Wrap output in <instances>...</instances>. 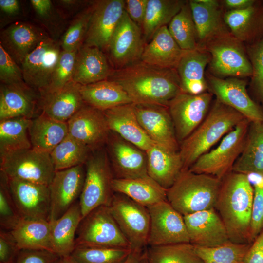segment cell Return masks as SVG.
Returning a JSON list of instances; mask_svg holds the SVG:
<instances>
[{"label":"cell","instance_id":"obj_50","mask_svg":"<svg viewBox=\"0 0 263 263\" xmlns=\"http://www.w3.org/2000/svg\"><path fill=\"white\" fill-rule=\"evenodd\" d=\"M31 6L35 13L37 18L44 25L50 32L55 35L64 20L58 12L56 6L50 0H31Z\"/></svg>","mask_w":263,"mask_h":263},{"label":"cell","instance_id":"obj_10","mask_svg":"<svg viewBox=\"0 0 263 263\" xmlns=\"http://www.w3.org/2000/svg\"><path fill=\"white\" fill-rule=\"evenodd\" d=\"M109 207L132 250L143 252L148 246L150 226L147 207L124 194L116 192Z\"/></svg>","mask_w":263,"mask_h":263},{"label":"cell","instance_id":"obj_62","mask_svg":"<svg viewBox=\"0 0 263 263\" xmlns=\"http://www.w3.org/2000/svg\"><path fill=\"white\" fill-rule=\"evenodd\" d=\"M140 263H149L148 261L146 256L145 250L142 254L141 258L140 259Z\"/></svg>","mask_w":263,"mask_h":263},{"label":"cell","instance_id":"obj_20","mask_svg":"<svg viewBox=\"0 0 263 263\" xmlns=\"http://www.w3.org/2000/svg\"><path fill=\"white\" fill-rule=\"evenodd\" d=\"M7 178L11 195L21 217L49 221L51 201L49 186Z\"/></svg>","mask_w":263,"mask_h":263},{"label":"cell","instance_id":"obj_49","mask_svg":"<svg viewBox=\"0 0 263 263\" xmlns=\"http://www.w3.org/2000/svg\"><path fill=\"white\" fill-rule=\"evenodd\" d=\"M77 51H68L62 49L50 84L48 88L42 92L59 89L73 81Z\"/></svg>","mask_w":263,"mask_h":263},{"label":"cell","instance_id":"obj_39","mask_svg":"<svg viewBox=\"0 0 263 263\" xmlns=\"http://www.w3.org/2000/svg\"><path fill=\"white\" fill-rule=\"evenodd\" d=\"M187 0H148L141 27L145 43L161 27L167 26Z\"/></svg>","mask_w":263,"mask_h":263},{"label":"cell","instance_id":"obj_43","mask_svg":"<svg viewBox=\"0 0 263 263\" xmlns=\"http://www.w3.org/2000/svg\"><path fill=\"white\" fill-rule=\"evenodd\" d=\"M168 28L182 50L189 51L199 48L196 29L188 0L173 18Z\"/></svg>","mask_w":263,"mask_h":263},{"label":"cell","instance_id":"obj_15","mask_svg":"<svg viewBox=\"0 0 263 263\" xmlns=\"http://www.w3.org/2000/svg\"><path fill=\"white\" fill-rule=\"evenodd\" d=\"M145 44L141 28L125 10L107 51L113 69H121L140 61Z\"/></svg>","mask_w":263,"mask_h":263},{"label":"cell","instance_id":"obj_18","mask_svg":"<svg viewBox=\"0 0 263 263\" xmlns=\"http://www.w3.org/2000/svg\"><path fill=\"white\" fill-rule=\"evenodd\" d=\"M106 150L114 178L148 175L146 152L111 132Z\"/></svg>","mask_w":263,"mask_h":263},{"label":"cell","instance_id":"obj_40","mask_svg":"<svg viewBox=\"0 0 263 263\" xmlns=\"http://www.w3.org/2000/svg\"><path fill=\"white\" fill-rule=\"evenodd\" d=\"M31 119L18 117L0 121V156L32 148L29 133Z\"/></svg>","mask_w":263,"mask_h":263},{"label":"cell","instance_id":"obj_41","mask_svg":"<svg viewBox=\"0 0 263 263\" xmlns=\"http://www.w3.org/2000/svg\"><path fill=\"white\" fill-rule=\"evenodd\" d=\"M145 253L149 263H203L190 243L148 246Z\"/></svg>","mask_w":263,"mask_h":263},{"label":"cell","instance_id":"obj_7","mask_svg":"<svg viewBox=\"0 0 263 263\" xmlns=\"http://www.w3.org/2000/svg\"><path fill=\"white\" fill-rule=\"evenodd\" d=\"M250 122L244 119L223 137L217 147L200 156L188 169L222 180L232 171L243 150Z\"/></svg>","mask_w":263,"mask_h":263},{"label":"cell","instance_id":"obj_9","mask_svg":"<svg viewBox=\"0 0 263 263\" xmlns=\"http://www.w3.org/2000/svg\"><path fill=\"white\" fill-rule=\"evenodd\" d=\"M0 171L8 178L49 186L56 170L49 153L32 147L0 155Z\"/></svg>","mask_w":263,"mask_h":263},{"label":"cell","instance_id":"obj_56","mask_svg":"<svg viewBox=\"0 0 263 263\" xmlns=\"http://www.w3.org/2000/svg\"><path fill=\"white\" fill-rule=\"evenodd\" d=\"M93 1L60 0L56 1V7L61 16L65 19L75 13L77 14L91 3Z\"/></svg>","mask_w":263,"mask_h":263},{"label":"cell","instance_id":"obj_37","mask_svg":"<svg viewBox=\"0 0 263 263\" xmlns=\"http://www.w3.org/2000/svg\"><path fill=\"white\" fill-rule=\"evenodd\" d=\"M20 249L52 251L51 223L41 219L21 218L10 231Z\"/></svg>","mask_w":263,"mask_h":263},{"label":"cell","instance_id":"obj_55","mask_svg":"<svg viewBox=\"0 0 263 263\" xmlns=\"http://www.w3.org/2000/svg\"><path fill=\"white\" fill-rule=\"evenodd\" d=\"M148 0H125V11L131 19L141 29Z\"/></svg>","mask_w":263,"mask_h":263},{"label":"cell","instance_id":"obj_54","mask_svg":"<svg viewBox=\"0 0 263 263\" xmlns=\"http://www.w3.org/2000/svg\"><path fill=\"white\" fill-rule=\"evenodd\" d=\"M59 257L56 253L48 250L22 249L15 263H56Z\"/></svg>","mask_w":263,"mask_h":263},{"label":"cell","instance_id":"obj_3","mask_svg":"<svg viewBox=\"0 0 263 263\" xmlns=\"http://www.w3.org/2000/svg\"><path fill=\"white\" fill-rule=\"evenodd\" d=\"M244 118L240 113L216 99L203 121L179 144L183 170L189 169L200 156Z\"/></svg>","mask_w":263,"mask_h":263},{"label":"cell","instance_id":"obj_12","mask_svg":"<svg viewBox=\"0 0 263 263\" xmlns=\"http://www.w3.org/2000/svg\"><path fill=\"white\" fill-rule=\"evenodd\" d=\"M147 208L150 216L148 246L190 243L183 216L167 200Z\"/></svg>","mask_w":263,"mask_h":263},{"label":"cell","instance_id":"obj_4","mask_svg":"<svg viewBox=\"0 0 263 263\" xmlns=\"http://www.w3.org/2000/svg\"><path fill=\"white\" fill-rule=\"evenodd\" d=\"M221 181L210 175L182 170L167 189V201L183 216L215 208Z\"/></svg>","mask_w":263,"mask_h":263},{"label":"cell","instance_id":"obj_19","mask_svg":"<svg viewBox=\"0 0 263 263\" xmlns=\"http://www.w3.org/2000/svg\"><path fill=\"white\" fill-rule=\"evenodd\" d=\"M68 135L92 151L106 145L111 131L103 111L85 104L67 122Z\"/></svg>","mask_w":263,"mask_h":263},{"label":"cell","instance_id":"obj_48","mask_svg":"<svg viewBox=\"0 0 263 263\" xmlns=\"http://www.w3.org/2000/svg\"><path fill=\"white\" fill-rule=\"evenodd\" d=\"M21 218L11 195L8 178L0 171V229L11 231Z\"/></svg>","mask_w":263,"mask_h":263},{"label":"cell","instance_id":"obj_25","mask_svg":"<svg viewBox=\"0 0 263 263\" xmlns=\"http://www.w3.org/2000/svg\"><path fill=\"white\" fill-rule=\"evenodd\" d=\"M48 37L31 23L16 22L0 32V44L20 67L26 57Z\"/></svg>","mask_w":263,"mask_h":263},{"label":"cell","instance_id":"obj_38","mask_svg":"<svg viewBox=\"0 0 263 263\" xmlns=\"http://www.w3.org/2000/svg\"><path fill=\"white\" fill-rule=\"evenodd\" d=\"M29 133L33 148L50 153L68 135L67 123L56 120L40 113L31 119Z\"/></svg>","mask_w":263,"mask_h":263},{"label":"cell","instance_id":"obj_23","mask_svg":"<svg viewBox=\"0 0 263 263\" xmlns=\"http://www.w3.org/2000/svg\"><path fill=\"white\" fill-rule=\"evenodd\" d=\"M80 85L72 81L59 89L39 93L38 109L53 119L67 123L85 105Z\"/></svg>","mask_w":263,"mask_h":263},{"label":"cell","instance_id":"obj_13","mask_svg":"<svg viewBox=\"0 0 263 263\" xmlns=\"http://www.w3.org/2000/svg\"><path fill=\"white\" fill-rule=\"evenodd\" d=\"M208 91L216 99L234 109L250 122L263 120V109L249 95L244 78H221L206 74Z\"/></svg>","mask_w":263,"mask_h":263},{"label":"cell","instance_id":"obj_22","mask_svg":"<svg viewBox=\"0 0 263 263\" xmlns=\"http://www.w3.org/2000/svg\"><path fill=\"white\" fill-rule=\"evenodd\" d=\"M190 243L213 247L230 241L226 227L213 208L183 216Z\"/></svg>","mask_w":263,"mask_h":263},{"label":"cell","instance_id":"obj_45","mask_svg":"<svg viewBox=\"0 0 263 263\" xmlns=\"http://www.w3.org/2000/svg\"><path fill=\"white\" fill-rule=\"evenodd\" d=\"M132 251L130 248L76 247L71 255L79 263H124Z\"/></svg>","mask_w":263,"mask_h":263},{"label":"cell","instance_id":"obj_47","mask_svg":"<svg viewBox=\"0 0 263 263\" xmlns=\"http://www.w3.org/2000/svg\"><path fill=\"white\" fill-rule=\"evenodd\" d=\"M245 46L252 69L251 90L263 109V37L257 42Z\"/></svg>","mask_w":263,"mask_h":263},{"label":"cell","instance_id":"obj_17","mask_svg":"<svg viewBox=\"0 0 263 263\" xmlns=\"http://www.w3.org/2000/svg\"><path fill=\"white\" fill-rule=\"evenodd\" d=\"M85 165L56 171L49 185L51 207L49 221L64 214L80 196L85 177Z\"/></svg>","mask_w":263,"mask_h":263},{"label":"cell","instance_id":"obj_51","mask_svg":"<svg viewBox=\"0 0 263 263\" xmlns=\"http://www.w3.org/2000/svg\"><path fill=\"white\" fill-rule=\"evenodd\" d=\"M253 186L254 196L250 227V239L252 242L263 230V178Z\"/></svg>","mask_w":263,"mask_h":263},{"label":"cell","instance_id":"obj_46","mask_svg":"<svg viewBox=\"0 0 263 263\" xmlns=\"http://www.w3.org/2000/svg\"><path fill=\"white\" fill-rule=\"evenodd\" d=\"M95 1L76 14L59 42L62 50H78L83 44Z\"/></svg>","mask_w":263,"mask_h":263},{"label":"cell","instance_id":"obj_53","mask_svg":"<svg viewBox=\"0 0 263 263\" xmlns=\"http://www.w3.org/2000/svg\"><path fill=\"white\" fill-rule=\"evenodd\" d=\"M20 250L11 232L0 229V263H15Z\"/></svg>","mask_w":263,"mask_h":263},{"label":"cell","instance_id":"obj_27","mask_svg":"<svg viewBox=\"0 0 263 263\" xmlns=\"http://www.w3.org/2000/svg\"><path fill=\"white\" fill-rule=\"evenodd\" d=\"M224 19L230 33L244 44L263 37V2L256 0L245 9L225 11Z\"/></svg>","mask_w":263,"mask_h":263},{"label":"cell","instance_id":"obj_33","mask_svg":"<svg viewBox=\"0 0 263 263\" xmlns=\"http://www.w3.org/2000/svg\"><path fill=\"white\" fill-rule=\"evenodd\" d=\"M82 219L77 201L59 218L50 221L52 249L59 257L71 255L75 248L76 234Z\"/></svg>","mask_w":263,"mask_h":263},{"label":"cell","instance_id":"obj_42","mask_svg":"<svg viewBox=\"0 0 263 263\" xmlns=\"http://www.w3.org/2000/svg\"><path fill=\"white\" fill-rule=\"evenodd\" d=\"M92 152L87 147L68 134L50 154L57 171L85 165Z\"/></svg>","mask_w":263,"mask_h":263},{"label":"cell","instance_id":"obj_31","mask_svg":"<svg viewBox=\"0 0 263 263\" xmlns=\"http://www.w3.org/2000/svg\"><path fill=\"white\" fill-rule=\"evenodd\" d=\"M145 152L148 175L168 189L183 169L179 151H171L154 143Z\"/></svg>","mask_w":263,"mask_h":263},{"label":"cell","instance_id":"obj_8","mask_svg":"<svg viewBox=\"0 0 263 263\" xmlns=\"http://www.w3.org/2000/svg\"><path fill=\"white\" fill-rule=\"evenodd\" d=\"M76 247L131 248L109 207L101 206L81 220L75 238Z\"/></svg>","mask_w":263,"mask_h":263},{"label":"cell","instance_id":"obj_6","mask_svg":"<svg viewBox=\"0 0 263 263\" xmlns=\"http://www.w3.org/2000/svg\"><path fill=\"white\" fill-rule=\"evenodd\" d=\"M201 48L210 55L207 72L212 75L221 78L251 76L246 46L230 32L212 39Z\"/></svg>","mask_w":263,"mask_h":263},{"label":"cell","instance_id":"obj_59","mask_svg":"<svg viewBox=\"0 0 263 263\" xmlns=\"http://www.w3.org/2000/svg\"><path fill=\"white\" fill-rule=\"evenodd\" d=\"M254 0H220V3L226 11L238 10L247 8L253 4Z\"/></svg>","mask_w":263,"mask_h":263},{"label":"cell","instance_id":"obj_34","mask_svg":"<svg viewBox=\"0 0 263 263\" xmlns=\"http://www.w3.org/2000/svg\"><path fill=\"white\" fill-rule=\"evenodd\" d=\"M114 192L126 195L137 203L148 207L167 200V189L150 176L129 178H113Z\"/></svg>","mask_w":263,"mask_h":263},{"label":"cell","instance_id":"obj_57","mask_svg":"<svg viewBox=\"0 0 263 263\" xmlns=\"http://www.w3.org/2000/svg\"><path fill=\"white\" fill-rule=\"evenodd\" d=\"M244 263H263V230L251 244Z\"/></svg>","mask_w":263,"mask_h":263},{"label":"cell","instance_id":"obj_28","mask_svg":"<svg viewBox=\"0 0 263 263\" xmlns=\"http://www.w3.org/2000/svg\"><path fill=\"white\" fill-rule=\"evenodd\" d=\"M210 60L209 54L203 48L185 52L176 68L182 92L199 94L208 91L205 69Z\"/></svg>","mask_w":263,"mask_h":263},{"label":"cell","instance_id":"obj_36","mask_svg":"<svg viewBox=\"0 0 263 263\" xmlns=\"http://www.w3.org/2000/svg\"><path fill=\"white\" fill-rule=\"evenodd\" d=\"M80 92L85 104L103 112L132 103L120 85L108 79L80 85Z\"/></svg>","mask_w":263,"mask_h":263},{"label":"cell","instance_id":"obj_35","mask_svg":"<svg viewBox=\"0 0 263 263\" xmlns=\"http://www.w3.org/2000/svg\"><path fill=\"white\" fill-rule=\"evenodd\" d=\"M232 171L263 178V120L250 122L243 150Z\"/></svg>","mask_w":263,"mask_h":263},{"label":"cell","instance_id":"obj_52","mask_svg":"<svg viewBox=\"0 0 263 263\" xmlns=\"http://www.w3.org/2000/svg\"><path fill=\"white\" fill-rule=\"evenodd\" d=\"M0 80L1 84L24 82L22 70L0 44Z\"/></svg>","mask_w":263,"mask_h":263},{"label":"cell","instance_id":"obj_16","mask_svg":"<svg viewBox=\"0 0 263 263\" xmlns=\"http://www.w3.org/2000/svg\"><path fill=\"white\" fill-rule=\"evenodd\" d=\"M125 10V0L95 1L83 45L107 52L113 35Z\"/></svg>","mask_w":263,"mask_h":263},{"label":"cell","instance_id":"obj_1","mask_svg":"<svg viewBox=\"0 0 263 263\" xmlns=\"http://www.w3.org/2000/svg\"><path fill=\"white\" fill-rule=\"evenodd\" d=\"M108 80L120 85L135 105L168 107L182 92L176 69L157 67L141 60L113 69Z\"/></svg>","mask_w":263,"mask_h":263},{"label":"cell","instance_id":"obj_61","mask_svg":"<svg viewBox=\"0 0 263 263\" xmlns=\"http://www.w3.org/2000/svg\"><path fill=\"white\" fill-rule=\"evenodd\" d=\"M56 263H79L71 255L60 257Z\"/></svg>","mask_w":263,"mask_h":263},{"label":"cell","instance_id":"obj_44","mask_svg":"<svg viewBox=\"0 0 263 263\" xmlns=\"http://www.w3.org/2000/svg\"><path fill=\"white\" fill-rule=\"evenodd\" d=\"M251 244L230 241L213 247L194 246L203 263H244L245 255Z\"/></svg>","mask_w":263,"mask_h":263},{"label":"cell","instance_id":"obj_26","mask_svg":"<svg viewBox=\"0 0 263 263\" xmlns=\"http://www.w3.org/2000/svg\"><path fill=\"white\" fill-rule=\"evenodd\" d=\"M111 132L146 151L154 143L140 125L135 105L129 103L104 111Z\"/></svg>","mask_w":263,"mask_h":263},{"label":"cell","instance_id":"obj_21","mask_svg":"<svg viewBox=\"0 0 263 263\" xmlns=\"http://www.w3.org/2000/svg\"><path fill=\"white\" fill-rule=\"evenodd\" d=\"M135 105L138 121L155 144L174 151H179V143L168 107L150 104Z\"/></svg>","mask_w":263,"mask_h":263},{"label":"cell","instance_id":"obj_32","mask_svg":"<svg viewBox=\"0 0 263 263\" xmlns=\"http://www.w3.org/2000/svg\"><path fill=\"white\" fill-rule=\"evenodd\" d=\"M189 4L196 29L199 48L212 39L230 32L224 19L222 6L210 7L190 0Z\"/></svg>","mask_w":263,"mask_h":263},{"label":"cell","instance_id":"obj_24","mask_svg":"<svg viewBox=\"0 0 263 263\" xmlns=\"http://www.w3.org/2000/svg\"><path fill=\"white\" fill-rule=\"evenodd\" d=\"M39 93L24 81L1 84L0 121L18 117L33 118L38 109Z\"/></svg>","mask_w":263,"mask_h":263},{"label":"cell","instance_id":"obj_2","mask_svg":"<svg viewBox=\"0 0 263 263\" xmlns=\"http://www.w3.org/2000/svg\"><path fill=\"white\" fill-rule=\"evenodd\" d=\"M253 196L249 175L231 171L222 180L215 209L232 242L252 244L250 227Z\"/></svg>","mask_w":263,"mask_h":263},{"label":"cell","instance_id":"obj_29","mask_svg":"<svg viewBox=\"0 0 263 263\" xmlns=\"http://www.w3.org/2000/svg\"><path fill=\"white\" fill-rule=\"evenodd\" d=\"M113 69L102 51L82 45L77 52L73 81L85 85L107 80Z\"/></svg>","mask_w":263,"mask_h":263},{"label":"cell","instance_id":"obj_5","mask_svg":"<svg viewBox=\"0 0 263 263\" xmlns=\"http://www.w3.org/2000/svg\"><path fill=\"white\" fill-rule=\"evenodd\" d=\"M85 177L79 203L83 218L101 206H109L114 178L106 149L93 151L85 164Z\"/></svg>","mask_w":263,"mask_h":263},{"label":"cell","instance_id":"obj_11","mask_svg":"<svg viewBox=\"0 0 263 263\" xmlns=\"http://www.w3.org/2000/svg\"><path fill=\"white\" fill-rule=\"evenodd\" d=\"M213 94L207 91L199 94L181 92L168 106L180 144L203 121L211 106Z\"/></svg>","mask_w":263,"mask_h":263},{"label":"cell","instance_id":"obj_14","mask_svg":"<svg viewBox=\"0 0 263 263\" xmlns=\"http://www.w3.org/2000/svg\"><path fill=\"white\" fill-rule=\"evenodd\" d=\"M61 51L59 42L49 37L44 39L20 65L24 82L38 93L46 90Z\"/></svg>","mask_w":263,"mask_h":263},{"label":"cell","instance_id":"obj_58","mask_svg":"<svg viewBox=\"0 0 263 263\" xmlns=\"http://www.w3.org/2000/svg\"><path fill=\"white\" fill-rule=\"evenodd\" d=\"M0 9L6 16L15 17L20 12L19 2L17 0H0Z\"/></svg>","mask_w":263,"mask_h":263},{"label":"cell","instance_id":"obj_30","mask_svg":"<svg viewBox=\"0 0 263 263\" xmlns=\"http://www.w3.org/2000/svg\"><path fill=\"white\" fill-rule=\"evenodd\" d=\"M185 51L175 41L168 26H165L145 44L141 60L157 67L176 69Z\"/></svg>","mask_w":263,"mask_h":263},{"label":"cell","instance_id":"obj_60","mask_svg":"<svg viewBox=\"0 0 263 263\" xmlns=\"http://www.w3.org/2000/svg\"><path fill=\"white\" fill-rule=\"evenodd\" d=\"M143 252L132 251L124 263H140Z\"/></svg>","mask_w":263,"mask_h":263}]
</instances>
